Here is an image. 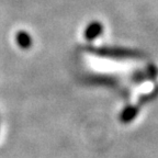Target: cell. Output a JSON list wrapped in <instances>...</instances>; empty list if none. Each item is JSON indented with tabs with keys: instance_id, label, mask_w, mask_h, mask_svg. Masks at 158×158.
<instances>
[{
	"instance_id": "cell-1",
	"label": "cell",
	"mask_w": 158,
	"mask_h": 158,
	"mask_svg": "<svg viewBox=\"0 0 158 158\" xmlns=\"http://www.w3.org/2000/svg\"><path fill=\"white\" fill-rule=\"evenodd\" d=\"M92 54L101 57L114 59H127V58H137L141 57L142 54L137 51L128 48H121V47H100V48H92Z\"/></svg>"
},
{
	"instance_id": "cell-2",
	"label": "cell",
	"mask_w": 158,
	"mask_h": 158,
	"mask_svg": "<svg viewBox=\"0 0 158 158\" xmlns=\"http://www.w3.org/2000/svg\"><path fill=\"white\" fill-rule=\"evenodd\" d=\"M102 32H103V25H102V23L98 22V21H94V22L89 23L87 25L84 35L87 41H92V40L100 36Z\"/></svg>"
},
{
	"instance_id": "cell-3",
	"label": "cell",
	"mask_w": 158,
	"mask_h": 158,
	"mask_svg": "<svg viewBox=\"0 0 158 158\" xmlns=\"http://www.w3.org/2000/svg\"><path fill=\"white\" fill-rule=\"evenodd\" d=\"M138 110H139V106H128L124 109L123 111L120 114V120L123 123H128V122L133 121L134 118H136L138 113Z\"/></svg>"
},
{
	"instance_id": "cell-4",
	"label": "cell",
	"mask_w": 158,
	"mask_h": 158,
	"mask_svg": "<svg viewBox=\"0 0 158 158\" xmlns=\"http://www.w3.org/2000/svg\"><path fill=\"white\" fill-rule=\"evenodd\" d=\"M15 42L18 46L22 49H29L32 46V39L30 34L25 31H19L15 35Z\"/></svg>"
}]
</instances>
